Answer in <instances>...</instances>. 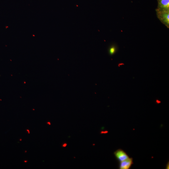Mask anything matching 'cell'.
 <instances>
[{"mask_svg":"<svg viewBox=\"0 0 169 169\" xmlns=\"http://www.w3.org/2000/svg\"><path fill=\"white\" fill-rule=\"evenodd\" d=\"M157 16L160 21L166 26L169 27V10H161L158 9L157 10Z\"/></svg>","mask_w":169,"mask_h":169,"instance_id":"cell-1","label":"cell"},{"mask_svg":"<svg viewBox=\"0 0 169 169\" xmlns=\"http://www.w3.org/2000/svg\"><path fill=\"white\" fill-rule=\"evenodd\" d=\"M115 157L119 161H123L129 158V157L123 150L121 149L117 150L114 152Z\"/></svg>","mask_w":169,"mask_h":169,"instance_id":"cell-2","label":"cell"},{"mask_svg":"<svg viewBox=\"0 0 169 169\" xmlns=\"http://www.w3.org/2000/svg\"><path fill=\"white\" fill-rule=\"evenodd\" d=\"M133 163V159L129 158L123 161L120 162L119 168L120 169H129Z\"/></svg>","mask_w":169,"mask_h":169,"instance_id":"cell-3","label":"cell"},{"mask_svg":"<svg viewBox=\"0 0 169 169\" xmlns=\"http://www.w3.org/2000/svg\"><path fill=\"white\" fill-rule=\"evenodd\" d=\"M169 9V0H158V9L168 10Z\"/></svg>","mask_w":169,"mask_h":169,"instance_id":"cell-4","label":"cell"},{"mask_svg":"<svg viewBox=\"0 0 169 169\" xmlns=\"http://www.w3.org/2000/svg\"><path fill=\"white\" fill-rule=\"evenodd\" d=\"M117 50L116 47L115 46H112L110 47L109 49V53L110 55H113L116 52Z\"/></svg>","mask_w":169,"mask_h":169,"instance_id":"cell-5","label":"cell"},{"mask_svg":"<svg viewBox=\"0 0 169 169\" xmlns=\"http://www.w3.org/2000/svg\"><path fill=\"white\" fill-rule=\"evenodd\" d=\"M67 145V144L66 143H65L64 144H63L62 145V146L63 147H66Z\"/></svg>","mask_w":169,"mask_h":169,"instance_id":"cell-6","label":"cell"},{"mask_svg":"<svg viewBox=\"0 0 169 169\" xmlns=\"http://www.w3.org/2000/svg\"><path fill=\"white\" fill-rule=\"evenodd\" d=\"M26 131L28 132V133L30 134V131L29 129H27Z\"/></svg>","mask_w":169,"mask_h":169,"instance_id":"cell-7","label":"cell"},{"mask_svg":"<svg viewBox=\"0 0 169 169\" xmlns=\"http://www.w3.org/2000/svg\"><path fill=\"white\" fill-rule=\"evenodd\" d=\"M47 123V124L49 125H51V123L50 122H48Z\"/></svg>","mask_w":169,"mask_h":169,"instance_id":"cell-8","label":"cell"},{"mask_svg":"<svg viewBox=\"0 0 169 169\" xmlns=\"http://www.w3.org/2000/svg\"><path fill=\"white\" fill-rule=\"evenodd\" d=\"M24 162H25V163H27L28 162V161L27 160H25L24 161Z\"/></svg>","mask_w":169,"mask_h":169,"instance_id":"cell-9","label":"cell"},{"mask_svg":"<svg viewBox=\"0 0 169 169\" xmlns=\"http://www.w3.org/2000/svg\"><path fill=\"white\" fill-rule=\"evenodd\" d=\"M22 140V139H20V141H21Z\"/></svg>","mask_w":169,"mask_h":169,"instance_id":"cell-10","label":"cell"},{"mask_svg":"<svg viewBox=\"0 0 169 169\" xmlns=\"http://www.w3.org/2000/svg\"><path fill=\"white\" fill-rule=\"evenodd\" d=\"M27 152V151H25V153H26Z\"/></svg>","mask_w":169,"mask_h":169,"instance_id":"cell-11","label":"cell"}]
</instances>
